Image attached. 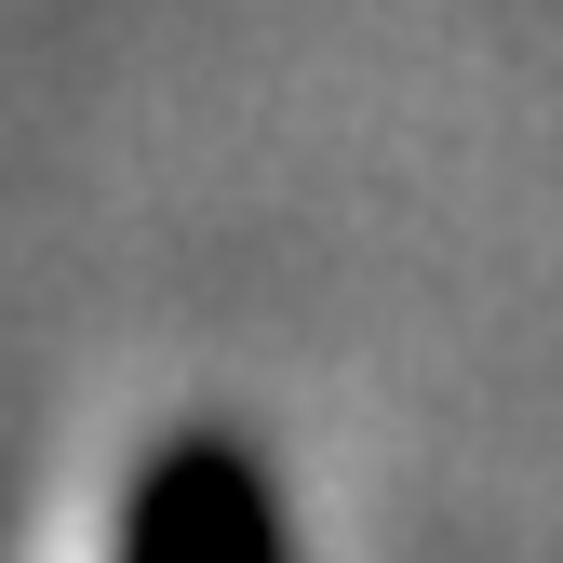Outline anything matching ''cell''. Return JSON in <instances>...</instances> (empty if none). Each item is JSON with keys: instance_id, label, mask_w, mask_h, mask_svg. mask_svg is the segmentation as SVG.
Returning a JSON list of instances; mask_svg holds the SVG:
<instances>
[{"instance_id": "6da1fadb", "label": "cell", "mask_w": 563, "mask_h": 563, "mask_svg": "<svg viewBox=\"0 0 563 563\" xmlns=\"http://www.w3.org/2000/svg\"><path fill=\"white\" fill-rule=\"evenodd\" d=\"M134 563H268V483L229 443H188L134 497Z\"/></svg>"}]
</instances>
